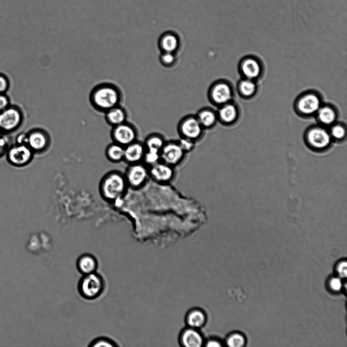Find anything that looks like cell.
<instances>
[{
	"label": "cell",
	"mask_w": 347,
	"mask_h": 347,
	"mask_svg": "<svg viewBox=\"0 0 347 347\" xmlns=\"http://www.w3.org/2000/svg\"><path fill=\"white\" fill-rule=\"evenodd\" d=\"M90 102L97 110L106 112L119 105L121 93L119 88L113 84L103 83L96 86L91 91Z\"/></svg>",
	"instance_id": "obj_1"
},
{
	"label": "cell",
	"mask_w": 347,
	"mask_h": 347,
	"mask_svg": "<svg viewBox=\"0 0 347 347\" xmlns=\"http://www.w3.org/2000/svg\"><path fill=\"white\" fill-rule=\"evenodd\" d=\"M128 186L124 175L118 172H111L101 180L100 191L105 200L114 202L124 195Z\"/></svg>",
	"instance_id": "obj_2"
},
{
	"label": "cell",
	"mask_w": 347,
	"mask_h": 347,
	"mask_svg": "<svg viewBox=\"0 0 347 347\" xmlns=\"http://www.w3.org/2000/svg\"><path fill=\"white\" fill-rule=\"evenodd\" d=\"M78 292L84 299L93 300L99 298L105 289V282L101 275L97 272L83 275L79 280Z\"/></svg>",
	"instance_id": "obj_3"
},
{
	"label": "cell",
	"mask_w": 347,
	"mask_h": 347,
	"mask_svg": "<svg viewBox=\"0 0 347 347\" xmlns=\"http://www.w3.org/2000/svg\"><path fill=\"white\" fill-rule=\"evenodd\" d=\"M124 176L128 186L138 189L142 187L149 178L148 168L142 163L130 164Z\"/></svg>",
	"instance_id": "obj_4"
},
{
	"label": "cell",
	"mask_w": 347,
	"mask_h": 347,
	"mask_svg": "<svg viewBox=\"0 0 347 347\" xmlns=\"http://www.w3.org/2000/svg\"><path fill=\"white\" fill-rule=\"evenodd\" d=\"M33 155L34 152L28 145L16 143L10 145L6 153L8 163L16 167H22L28 164Z\"/></svg>",
	"instance_id": "obj_5"
},
{
	"label": "cell",
	"mask_w": 347,
	"mask_h": 347,
	"mask_svg": "<svg viewBox=\"0 0 347 347\" xmlns=\"http://www.w3.org/2000/svg\"><path fill=\"white\" fill-rule=\"evenodd\" d=\"M113 142L123 147L137 140V132L132 124L126 121L113 127L111 133Z\"/></svg>",
	"instance_id": "obj_6"
},
{
	"label": "cell",
	"mask_w": 347,
	"mask_h": 347,
	"mask_svg": "<svg viewBox=\"0 0 347 347\" xmlns=\"http://www.w3.org/2000/svg\"><path fill=\"white\" fill-rule=\"evenodd\" d=\"M203 128L195 116H187L182 119L179 125L178 131L181 137L196 141L203 134Z\"/></svg>",
	"instance_id": "obj_7"
},
{
	"label": "cell",
	"mask_w": 347,
	"mask_h": 347,
	"mask_svg": "<svg viewBox=\"0 0 347 347\" xmlns=\"http://www.w3.org/2000/svg\"><path fill=\"white\" fill-rule=\"evenodd\" d=\"M185 154L178 142H165L160 152L161 161L174 167L180 163Z\"/></svg>",
	"instance_id": "obj_8"
},
{
	"label": "cell",
	"mask_w": 347,
	"mask_h": 347,
	"mask_svg": "<svg viewBox=\"0 0 347 347\" xmlns=\"http://www.w3.org/2000/svg\"><path fill=\"white\" fill-rule=\"evenodd\" d=\"M205 339L201 330L185 326L179 332L178 343L182 347H202Z\"/></svg>",
	"instance_id": "obj_9"
},
{
	"label": "cell",
	"mask_w": 347,
	"mask_h": 347,
	"mask_svg": "<svg viewBox=\"0 0 347 347\" xmlns=\"http://www.w3.org/2000/svg\"><path fill=\"white\" fill-rule=\"evenodd\" d=\"M22 120V114L16 108L8 107L0 112V129L3 133L15 131L20 126Z\"/></svg>",
	"instance_id": "obj_10"
},
{
	"label": "cell",
	"mask_w": 347,
	"mask_h": 347,
	"mask_svg": "<svg viewBox=\"0 0 347 347\" xmlns=\"http://www.w3.org/2000/svg\"><path fill=\"white\" fill-rule=\"evenodd\" d=\"M209 98L213 103L220 106L228 103L232 96L230 86L225 82L217 81L209 90Z\"/></svg>",
	"instance_id": "obj_11"
},
{
	"label": "cell",
	"mask_w": 347,
	"mask_h": 347,
	"mask_svg": "<svg viewBox=\"0 0 347 347\" xmlns=\"http://www.w3.org/2000/svg\"><path fill=\"white\" fill-rule=\"evenodd\" d=\"M174 167L162 161L148 168L149 177L160 183L170 182L174 177Z\"/></svg>",
	"instance_id": "obj_12"
},
{
	"label": "cell",
	"mask_w": 347,
	"mask_h": 347,
	"mask_svg": "<svg viewBox=\"0 0 347 347\" xmlns=\"http://www.w3.org/2000/svg\"><path fill=\"white\" fill-rule=\"evenodd\" d=\"M185 326L201 330L208 322V316L204 309L199 307H192L185 314Z\"/></svg>",
	"instance_id": "obj_13"
},
{
	"label": "cell",
	"mask_w": 347,
	"mask_h": 347,
	"mask_svg": "<svg viewBox=\"0 0 347 347\" xmlns=\"http://www.w3.org/2000/svg\"><path fill=\"white\" fill-rule=\"evenodd\" d=\"M145 151L144 144L136 140L124 147L123 161L129 165L142 163Z\"/></svg>",
	"instance_id": "obj_14"
},
{
	"label": "cell",
	"mask_w": 347,
	"mask_h": 347,
	"mask_svg": "<svg viewBox=\"0 0 347 347\" xmlns=\"http://www.w3.org/2000/svg\"><path fill=\"white\" fill-rule=\"evenodd\" d=\"M49 144V137L41 130H35L27 134V145L35 152H41Z\"/></svg>",
	"instance_id": "obj_15"
},
{
	"label": "cell",
	"mask_w": 347,
	"mask_h": 347,
	"mask_svg": "<svg viewBox=\"0 0 347 347\" xmlns=\"http://www.w3.org/2000/svg\"><path fill=\"white\" fill-rule=\"evenodd\" d=\"M307 140L312 147L317 149H323L329 144L330 136L325 130L314 128L308 132Z\"/></svg>",
	"instance_id": "obj_16"
},
{
	"label": "cell",
	"mask_w": 347,
	"mask_h": 347,
	"mask_svg": "<svg viewBox=\"0 0 347 347\" xmlns=\"http://www.w3.org/2000/svg\"><path fill=\"white\" fill-rule=\"evenodd\" d=\"M98 266L96 258L90 254L81 255L76 262L77 270L82 275L96 272Z\"/></svg>",
	"instance_id": "obj_17"
},
{
	"label": "cell",
	"mask_w": 347,
	"mask_h": 347,
	"mask_svg": "<svg viewBox=\"0 0 347 347\" xmlns=\"http://www.w3.org/2000/svg\"><path fill=\"white\" fill-rule=\"evenodd\" d=\"M160 45L163 52L174 53L179 48V37L173 32H166L160 37Z\"/></svg>",
	"instance_id": "obj_18"
},
{
	"label": "cell",
	"mask_w": 347,
	"mask_h": 347,
	"mask_svg": "<svg viewBox=\"0 0 347 347\" xmlns=\"http://www.w3.org/2000/svg\"><path fill=\"white\" fill-rule=\"evenodd\" d=\"M107 122L112 127L126 121L127 112L125 110L118 105L105 112Z\"/></svg>",
	"instance_id": "obj_19"
},
{
	"label": "cell",
	"mask_w": 347,
	"mask_h": 347,
	"mask_svg": "<svg viewBox=\"0 0 347 347\" xmlns=\"http://www.w3.org/2000/svg\"><path fill=\"white\" fill-rule=\"evenodd\" d=\"M196 116L204 129L214 127L218 119L216 112L209 108L200 110Z\"/></svg>",
	"instance_id": "obj_20"
},
{
	"label": "cell",
	"mask_w": 347,
	"mask_h": 347,
	"mask_svg": "<svg viewBox=\"0 0 347 347\" xmlns=\"http://www.w3.org/2000/svg\"><path fill=\"white\" fill-rule=\"evenodd\" d=\"M216 113L217 119L220 122L228 124L235 120L237 115V111L234 105L227 103L219 106Z\"/></svg>",
	"instance_id": "obj_21"
},
{
	"label": "cell",
	"mask_w": 347,
	"mask_h": 347,
	"mask_svg": "<svg viewBox=\"0 0 347 347\" xmlns=\"http://www.w3.org/2000/svg\"><path fill=\"white\" fill-rule=\"evenodd\" d=\"M320 101L313 94H308L299 101V108L303 113L310 114L316 112L319 108Z\"/></svg>",
	"instance_id": "obj_22"
},
{
	"label": "cell",
	"mask_w": 347,
	"mask_h": 347,
	"mask_svg": "<svg viewBox=\"0 0 347 347\" xmlns=\"http://www.w3.org/2000/svg\"><path fill=\"white\" fill-rule=\"evenodd\" d=\"M124 148V147L123 146L113 142L106 148V157L110 161L113 163H118L123 161Z\"/></svg>",
	"instance_id": "obj_23"
},
{
	"label": "cell",
	"mask_w": 347,
	"mask_h": 347,
	"mask_svg": "<svg viewBox=\"0 0 347 347\" xmlns=\"http://www.w3.org/2000/svg\"><path fill=\"white\" fill-rule=\"evenodd\" d=\"M224 345L229 347H242L246 343L244 335L238 331L228 333L223 339Z\"/></svg>",
	"instance_id": "obj_24"
},
{
	"label": "cell",
	"mask_w": 347,
	"mask_h": 347,
	"mask_svg": "<svg viewBox=\"0 0 347 347\" xmlns=\"http://www.w3.org/2000/svg\"><path fill=\"white\" fill-rule=\"evenodd\" d=\"M165 141L159 135H151L147 137L144 143L146 150L160 153Z\"/></svg>",
	"instance_id": "obj_25"
},
{
	"label": "cell",
	"mask_w": 347,
	"mask_h": 347,
	"mask_svg": "<svg viewBox=\"0 0 347 347\" xmlns=\"http://www.w3.org/2000/svg\"><path fill=\"white\" fill-rule=\"evenodd\" d=\"M242 71L246 77L252 79L258 76L260 69L256 61L252 59H248L243 62Z\"/></svg>",
	"instance_id": "obj_26"
},
{
	"label": "cell",
	"mask_w": 347,
	"mask_h": 347,
	"mask_svg": "<svg viewBox=\"0 0 347 347\" xmlns=\"http://www.w3.org/2000/svg\"><path fill=\"white\" fill-rule=\"evenodd\" d=\"M319 117L324 123L330 124L334 120L335 114L334 111L330 108L324 107L320 109Z\"/></svg>",
	"instance_id": "obj_27"
},
{
	"label": "cell",
	"mask_w": 347,
	"mask_h": 347,
	"mask_svg": "<svg viewBox=\"0 0 347 347\" xmlns=\"http://www.w3.org/2000/svg\"><path fill=\"white\" fill-rule=\"evenodd\" d=\"M161 161L160 153L146 150L144 156L143 162L149 167Z\"/></svg>",
	"instance_id": "obj_28"
},
{
	"label": "cell",
	"mask_w": 347,
	"mask_h": 347,
	"mask_svg": "<svg viewBox=\"0 0 347 347\" xmlns=\"http://www.w3.org/2000/svg\"><path fill=\"white\" fill-rule=\"evenodd\" d=\"M328 287L333 292L341 291L343 287L341 278L337 276L331 277L328 280Z\"/></svg>",
	"instance_id": "obj_29"
},
{
	"label": "cell",
	"mask_w": 347,
	"mask_h": 347,
	"mask_svg": "<svg viewBox=\"0 0 347 347\" xmlns=\"http://www.w3.org/2000/svg\"><path fill=\"white\" fill-rule=\"evenodd\" d=\"M240 89L242 94L248 96L255 91V85L251 81L246 80L241 82Z\"/></svg>",
	"instance_id": "obj_30"
},
{
	"label": "cell",
	"mask_w": 347,
	"mask_h": 347,
	"mask_svg": "<svg viewBox=\"0 0 347 347\" xmlns=\"http://www.w3.org/2000/svg\"><path fill=\"white\" fill-rule=\"evenodd\" d=\"M117 345L111 339L106 337H100L93 340L90 344V346H115Z\"/></svg>",
	"instance_id": "obj_31"
},
{
	"label": "cell",
	"mask_w": 347,
	"mask_h": 347,
	"mask_svg": "<svg viewBox=\"0 0 347 347\" xmlns=\"http://www.w3.org/2000/svg\"><path fill=\"white\" fill-rule=\"evenodd\" d=\"M223 346H225L223 339L214 336L205 338L203 345L205 347H222Z\"/></svg>",
	"instance_id": "obj_32"
},
{
	"label": "cell",
	"mask_w": 347,
	"mask_h": 347,
	"mask_svg": "<svg viewBox=\"0 0 347 347\" xmlns=\"http://www.w3.org/2000/svg\"><path fill=\"white\" fill-rule=\"evenodd\" d=\"M177 142L185 153L192 151L195 147V141L187 138L181 137Z\"/></svg>",
	"instance_id": "obj_33"
},
{
	"label": "cell",
	"mask_w": 347,
	"mask_h": 347,
	"mask_svg": "<svg viewBox=\"0 0 347 347\" xmlns=\"http://www.w3.org/2000/svg\"><path fill=\"white\" fill-rule=\"evenodd\" d=\"M337 276L340 278H344L347 274V263L345 260L339 261L335 266Z\"/></svg>",
	"instance_id": "obj_34"
},
{
	"label": "cell",
	"mask_w": 347,
	"mask_h": 347,
	"mask_svg": "<svg viewBox=\"0 0 347 347\" xmlns=\"http://www.w3.org/2000/svg\"><path fill=\"white\" fill-rule=\"evenodd\" d=\"M174 53L163 52L160 56L161 62L164 66H171L175 61Z\"/></svg>",
	"instance_id": "obj_35"
},
{
	"label": "cell",
	"mask_w": 347,
	"mask_h": 347,
	"mask_svg": "<svg viewBox=\"0 0 347 347\" xmlns=\"http://www.w3.org/2000/svg\"><path fill=\"white\" fill-rule=\"evenodd\" d=\"M9 143V140L7 137L3 135L0 136V157L6 155L10 146Z\"/></svg>",
	"instance_id": "obj_36"
},
{
	"label": "cell",
	"mask_w": 347,
	"mask_h": 347,
	"mask_svg": "<svg viewBox=\"0 0 347 347\" xmlns=\"http://www.w3.org/2000/svg\"><path fill=\"white\" fill-rule=\"evenodd\" d=\"M332 134L335 138L340 139L344 136L345 130L341 126L336 125L333 128Z\"/></svg>",
	"instance_id": "obj_37"
},
{
	"label": "cell",
	"mask_w": 347,
	"mask_h": 347,
	"mask_svg": "<svg viewBox=\"0 0 347 347\" xmlns=\"http://www.w3.org/2000/svg\"><path fill=\"white\" fill-rule=\"evenodd\" d=\"M9 101L8 98L3 94H0V112L9 107Z\"/></svg>",
	"instance_id": "obj_38"
},
{
	"label": "cell",
	"mask_w": 347,
	"mask_h": 347,
	"mask_svg": "<svg viewBox=\"0 0 347 347\" xmlns=\"http://www.w3.org/2000/svg\"><path fill=\"white\" fill-rule=\"evenodd\" d=\"M9 86L7 79L2 75H0V94L4 93L8 89Z\"/></svg>",
	"instance_id": "obj_39"
},
{
	"label": "cell",
	"mask_w": 347,
	"mask_h": 347,
	"mask_svg": "<svg viewBox=\"0 0 347 347\" xmlns=\"http://www.w3.org/2000/svg\"><path fill=\"white\" fill-rule=\"evenodd\" d=\"M16 143L18 144H27V134L21 133L16 138Z\"/></svg>",
	"instance_id": "obj_40"
},
{
	"label": "cell",
	"mask_w": 347,
	"mask_h": 347,
	"mask_svg": "<svg viewBox=\"0 0 347 347\" xmlns=\"http://www.w3.org/2000/svg\"><path fill=\"white\" fill-rule=\"evenodd\" d=\"M2 134H3V132L0 129V136H1L2 135Z\"/></svg>",
	"instance_id": "obj_41"
}]
</instances>
